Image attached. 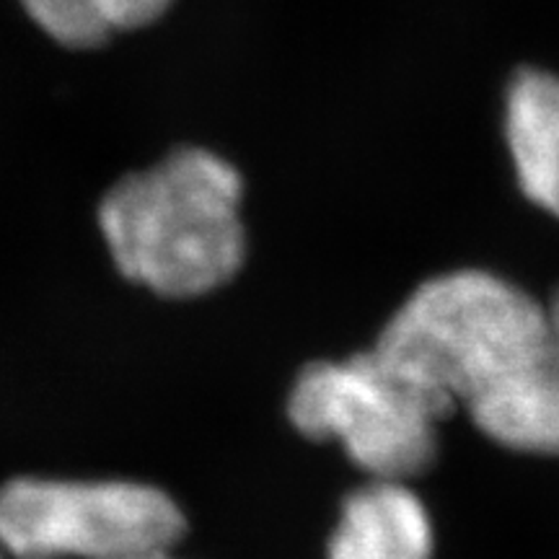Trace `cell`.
<instances>
[{"label":"cell","mask_w":559,"mask_h":559,"mask_svg":"<svg viewBox=\"0 0 559 559\" xmlns=\"http://www.w3.org/2000/svg\"><path fill=\"white\" fill-rule=\"evenodd\" d=\"M243 179L205 148H179L117 181L99 226L117 270L164 298H198L228 285L247 262Z\"/></svg>","instance_id":"1"},{"label":"cell","mask_w":559,"mask_h":559,"mask_svg":"<svg viewBox=\"0 0 559 559\" xmlns=\"http://www.w3.org/2000/svg\"><path fill=\"white\" fill-rule=\"evenodd\" d=\"M549 304L487 270L425 280L370 347L402 379L451 412L498 394L542 358Z\"/></svg>","instance_id":"2"},{"label":"cell","mask_w":559,"mask_h":559,"mask_svg":"<svg viewBox=\"0 0 559 559\" xmlns=\"http://www.w3.org/2000/svg\"><path fill=\"white\" fill-rule=\"evenodd\" d=\"M451 415L373 349L309 362L288 394L293 428L317 443H340L368 479L423 477L438 461L440 423Z\"/></svg>","instance_id":"3"},{"label":"cell","mask_w":559,"mask_h":559,"mask_svg":"<svg viewBox=\"0 0 559 559\" xmlns=\"http://www.w3.org/2000/svg\"><path fill=\"white\" fill-rule=\"evenodd\" d=\"M187 521L140 481L11 479L0 487V547L19 559H130L171 549Z\"/></svg>","instance_id":"4"},{"label":"cell","mask_w":559,"mask_h":559,"mask_svg":"<svg viewBox=\"0 0 559 559\" xmlns=\"http://www.w3.org/2000/svg\"><path fill=\"white\" fill-rule=\"evenodd\" d=\"M436 531L425 502L400 479H368L345 495L326 559H432Z\"/></svg>","instance_id":"5"},{"label":"cell","mask_w":559,"mask_h":559,"mask_svg":"<svg viewBox=\"0 0 559 559\" xmlns=\"http://www.w3.org/2000/svg\"><path fill=\"white\" fill-rule=\"evenodd\" d=\"M551 337L519 381L466 409L481 436L515 453L559 456V290L551 293Z\"/></svg>","instance_id":"6"},{"label":"cell","mask_w":559,"mask_h":559,"mask_svg":"<svg viewBox=\"0 0 559 559\" xmlns=\"http://www.w3.org/2000/svg\"><path fill=\"white\" fill-rule=\"evenodd\" d=\"M506 140L521 192L559 221V75L526 68L510 81Z\"/></svg>","instance_id":"7"},{"label":"cell","mask_w":559,"mask_h":559,"mask_svg":"<svg viewBox=\"0 0 559 559\" xmlns=\"http://www.w3.org/2000/svg\"><path fill=\"white\" fill-rule=\"evenodd\" d=\"M171 0H21L47 37L88 50L122 32L140 29L169 9Z\"/></svg>","instance_id":"8"},{"label":"cell","mask_w":559,"mask_h":559,"mask_svg":"<svg viewBox=\"0 0 559 559\" xmlns=\"http://www.w3.org/2000/svg\"><path fill=\"white\" fill-rule=\"evenodd\" d=\"M130 559H174V557L169 555V549H160V551H148V555H138Z\"/></svg>","instance_id":"9"},{"label":"cell","mask_w":559,"mask_h":559,"mask_svg":"<svg viewBox=\"0 0 559 559\" xmlns=\"http://www.w3.org/2000/svg\"><path fill=\"white\" fill-rule=\"evenodd\" d=\"M0 559H3V547H0Z\"/></svg>","instance_id":"10"}]
</instances>
